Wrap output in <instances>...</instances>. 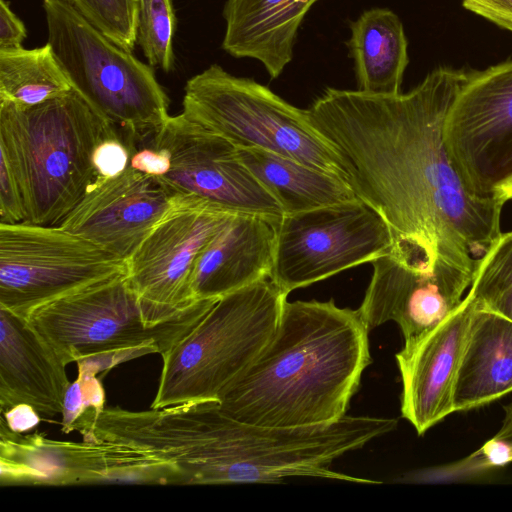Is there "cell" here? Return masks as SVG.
<instances>
[{"instance_id":"34","label":"cell","mask_w":512,"mask_h":512,"mask_svg":"<svg viewBox=\"0 0 512 512\" xmlns=\"http://www.w3.org/2000/svg\"><path fill=\"white\" fill-rule=\"evenodd\" d=\"M7 425L16 432H25L39 422V414L26 405L16 406L2 413Z\"/></svg>"},{"instance_id":"11","label":"cell","mask_w":512,"mask_h":512,"mask_svg":"<svg viewBox=\"0 0 512 512\" xmlns=\"http://www.w3.org/2000/svg\"><path fill=\"white\" fill-rule=\"evenodd\" d=\"M371 264L372 277L358 311L369 331L388 321L397 323L404 345L455 310L475 274L406 237L393 238L389 251Z\"/></svg>"},{"instance_id":"5","label":"cell","mask_w":512,"mask_h":512,"mask_svg":"<svg viewBox=\"0 0 512 512\" xmlns=\"http://www.w3.org/2000/svg\"><path fill=\"white\" fill-rule=\"evenodd\" d=\"M285 294L270 278L226 294L169 351L151 408L218 400L273 337Z\"/></svg>"},{"instance_id":"15","label":"cell","mask_w":512,"mask_h":512,"mask_svg":"<svg viewBox=\"0 0 512 512\" xmlns=\"http://www.w3.org/2000/svg\"><path fill=\"white\" fill-rule=\"evenodd\" d=\"M175 196L157 177L128 166L117 176L96 177L60 226L126 261Z\"/></svg>"},{"instance_id":"27","label":"cell","mask_w":512,"mask_h":512,"mask_svg":"<svg viewBox=\"0 0 512 512\" xmlns=\"http://www.w3.org/2000/svg\"><path fill=\"white\" fill-rule=\"evenodd\" d=\"M120 47L132 51L136 41L135 0H66Z\"/></svg>"},{"instance_id":"12","label":"cell","mask_w":512,"mask_h":512,"mask_svg":"<svg viewBox=\"0 0 512 512\" xmlns=\"http://www.w3.org/2000/svg\"><path fill=\"white\" fill-rule=\"evenodd\" d=\"M148 142L165 150L168 172L158 178L175 195L202 199L234 214H252L278 222L284 210L220 134L182 113L169 116Z\"/></svg>"},{"instance_id":"25","label":"cell","mask_w":512,"mask_h":512,"mask_svg":"<svg viewBox=\"0 0 512 512\" xmlns=\"http://www.w3.org/2000/svg\"><path fill=\"white\" fill-rule=\"evenodd\" d=\"M504 420L497 434L465 458L412 473L405 480L418 482L457 481L481 475L512 462V401L504 407Z\"/></svg>"},{"instance_id":"17","label":"cell","mask_w":512,"mask_h":512,"mask_svg":"<svg viewBox=\"0 0 512 512\" xmlns=\"http://www.w3.org/2000/svg\"><path fill=\"white\" fill-rule=\"evenodd\" d=\"M67 364L30 322L0 308V409L26 405L39 415L62 414L71 384Z\"/></svg>"},{"instance_id":"33","label":"cell","mask_w":512,"mask_h":512,"mask_svg":"<svg viewBox=\"0 0 512 512\" xmlns=\"http://www.w3.org/2000/svg\"><path fill=\"white\" fill-rule=\"evenodd\" d=\"M465 9L512 32V0H461Z\"/></svg>"},{"instance_id":"1","label":"cell","mask_w":512,"mask_h":512,"mask_svg":"<svg viewBox=\"0 0 512 512\" xmlns=\"http://www.w3.org/2000/svg\"><path fill=\"white\" fill-rule=\"evenodd\" d=\"M471 72L439 67L409 92L392 95L326 88L306 110L348 184L393 238L415 239L476 271L502 233L507 201L472 194L444 143L447 114Z\"/></svg>"},{"instance_id":"6","label":"cell","mask_w":512,"mask_h":512,"mask_svg":"<svg viewBox=\"0 0 512 512\" xmlns=\"http://www.w3.org/2000/svg\"><path fill=\"white\" fill-rule=\"evenodd\" d=\"M48 41L75 89L135 144L169 117V99L151 66L90 23L66 0H42Z\"/></svg>"},{"instance_id":"20","label":"cell","mask_w":512,"mask_h":512,"mask_svg":"<svg viewBox=\"0 0 512 512\" xmlns=\"http://www.w3.org/2000/svg\"><path fill=\"white\" fill-rule=\"evenodd\" d=\"M510 392L512 321L474 306L454 385V412L484 406Z\"/></svg>"},{"instance_id":"13","label":"cell","mask_w":512,"mask_h":512,"mask_svg":"<svg viewBox=\"0 0 512 512\" xmlns=\"http://www.w3.org/2000/svg\"><path fill=\"white\" fill-rule=\"evenodd\" d=\"M444 143L472 194L496 197L512 181V60L471 72L447 114Z\"/></svg>"},{"instance_id":"3","label":"cell","mask_w":512,"mask_h":512,"mask_svg":"<svg viewBox=\"0 0 512 512\" xmlns=\"http://www.w3.org/2000/svg\"><path fill=\"white\" fill-rule=\"evenodd\" d=\"M123 134L75 90L19 108L0 102V151L17 180L25 223L60 226L96 179L93 155Z\"/></svg>"},{"instance_id":"24","label":"cell","mask_w":512,"mask_h":512,"mask_svg":"<svg viewBox=\"0 0 512 512\" xmlns=\"http://www.w3.org/2000/svg\"><path fill=\"white\" fill-rule=\"evenodd\" d=\"M466 295L476 308L512 321V231L501 233L480 259Z\"/></svg>"},{"instance_id":"23","label":"cell","mask_w":512,"mask_h":512,"mask_svg":"<svg viewBox=\"0 0 512 512\" xmlns=\"http://www.w3.org/2000/svg\"><path fill=\"white\" fill-rule=\"evenodd\" d=\"M71 83L50 45L0 52V102L19 108L66 94Z\"/></svg>"},{"instance_id":"7","label":"cell","mask_w":512,"mask_h":512,"mask_svg":"<svg viewBox=\"0 0 512 512\" xmlns=\"http://www.w3.org/2000/svg\"><path fill=\"white\" fill-rule=\"evenodd\" d=\"M182 114L238 148L279 154L347 182L338 155L311 124L306 109L293 106L254 79L230 74L218 64L187 81Z\"/></svg>"},{"instance_id":"2","label":"cell","mask_w":512,"mask_h":512,"mask_svg":"<svg viewBox=\"0 0 512 512\" xmlns=\"http://www.w3.org/2000/svg\"><path fill=\"white\" fill-rule=\"evenodd\" d=\"M358 309L328 301H285L276 331L220 394L228 416L250 424L306 427L346 415L372 362Z\"/></svg>"},{"instance_id":"21","label":"cell","mask_w":512,"mask_h":512,"mask_svg":"<svg viewBox=\"0 0 512 512\" xmlns=\"http://www.w3.org/2000/svg\"><path fill=\"white\" fill-rule=\"evenodd\" d=\"M350 30L346 44L354 60L357 90L381 95L400 93L409 57L398 15L388 8H371L350 23Z\"/></svg>"},{"instance_id":"8","label":"cell","mask_w":512,"mask_h":512,"mask_svg":"<svg viewBox=\"0 0 512 512\" xmlns=\"http://www.w3.org/2000/svg\"><path fill=\"white\" fill-rule=\"evenodd\" d=\"M126 271V261L61 226L0 223V308L22 318Z\"/></svg>"},{"instance_id":"9","label":"cell","mask_w":512,"mask_h":512,"mask_svg":"<svg viewBox=\"0 0 512 512\" xmlns=\"http://www.w3.org/2000/svg\"><path fill=\"white\" fill-rule=\"evenodd\" d=\"M274 228L270 279L287 295L371 263L393 243L387 222L361 199L286 214Z\"/></svg>"},{"instance_id":"32","label":"cell","mask_w":512,"mask_h":512,"mask_svg":"<svg viewBox=\"0 0 512 512\" xmlns=\"http://www.w3.org/2000/svg\"><path fill=\"white\" fill-rule=\"evenodd\" d=\"M26 38L24 23L11 11L6 0H0V52L23 48Z\"/></svg>"},{"instance_id":"36","label":"cell","mask_w":512,"mask_h":512,"mask_svg":"<svg viewBox=\"0 0 512 512\" xmlns=\"http://www.w3.org/2000/svg\"><path fill=\"white\" fill-rule=\"evenodd\" d=\"M137 2V0H135Z\"/></svg>"},{"instance_id":"26","label":"cell","mask_w":512,"mask_h":512,"mask_svg":"<svg viewBox=\"0 0 512 512\" xmlns=\"http://www.w3.org/2000/svg\"><path fill=\"white\" fill-rule=\"evenodd\" d=\"M176 17L171 0H137L136 41L150 66L170 72L174 65L172 39Z\"/></svg>"},{"instance_id":"31","label":"cell","mask_w":512,"mask_h":512,"mask_svg":"<svg viewBox=\"0 0 512 512\" xmlns=\"http://www.w3.org/2000/svg\"><path fill=\"white\" fill-rule=\"evenodd\" d=\"M135 146L130 158L129 166L139 172L157 178L164 176L170 167L168 153L151 145L148 141Z\"/></svg>"},{"instance_id":"30","label":"cell","mask_w":512,"mask_h":512,"mask_svg":"<svg viewBox=\"0 0 512 512\" xmlns=\"http://www.w3.org/2000/svg\"><path fill=\"white\" fill-rule=\"evenodd\" d=\"M21 192L8 162L0 156V220L1 223L25 222Z\"/></svg>"},{"instance_id":"28","label":"cell","mask_w":512,"mask_h":512,"mask_svg":"<svg viewBox=\"0 0 512 512\" xmlns=\"http://www.w3.org/2000/svg\"><path fill=\"white\" fill-rule=\"evenodd\" d=\"M90 361L78 362V376L70 384L64 400L61 427L64 433L78 431L105 407V391L96 377L103 367Z\"/></svg>"},{"instance_id":"14","label":"cell","mask_w":512,"mask_h":512,"mask_svg":"<svg viewBox=\"0 0 512 512\" xmlns=\"http://www.w3.org/2000/svg\"><path fill=\"white\" fill-rule=\"evenodd\" d=\"M234 213L187 195L173 203L126 260L129 284L154 320H165L188 309L195 261L211 238Z\"/></svg>"},{"instance_id":"22","label":"cell","mask_w":512,"mask_h":512,"mask_svg":"<svg viewBox=\"0 0 512 512\" xmlns=\"http://www.w3.org/2000/svg\"><path fill=\"white\" fill-rule=\"evenodd\" d=\"M238 150L243 163L280 203L284 215L360 199L335 175L266 150Z\"/></svg>"},{"instance_id":"29","label":"cell","mask_w":512,"mask_h":512,"mask_svg":"<svg viewBox=\"0 0 512 512\" xmlns=\"http://www.w3.org/2000/svg\"><path fill=\"white\" fill-rule=\"evenodd\" d=\"M135 144L124 134L102 141L95 149L93 163L97 177H114L130 163Z\"/></svg>"},{"instance_id":"10","label":"cell","mask_w":512,"mask_h":512,"mask_svg":"<svg viewBox=\"0 0 512 512\" xmlns=\"http://www.w3.org/2000/svg\"><path fill=\"white\" fill-rule=\"evenodd\" d=\"M0 484L71 486L87 484L182 485L170 464L110 442L67 441L44 433L24 434L0 419Z\"/></svg>"},{"instance_id":"4","label":"cell","mask_w":512,"mask_h":512,"mask_svg":"<svg viewBox=\"0 0 512 512\" xmlns=\"http://www.w3.org/2000/svg\"><path fill=\"white\" fill-rule=\"evenodd\" d=\"M217 301L201 299L171 318L154 320L123 273L47 303L34 310L27 320L67 365L104 359L110 369L143 355H163Z\"/></svg>"},{"instance_id":"18","label":"cell","mask_w":512,"mask_h":512,"mask_svg":"<svg viewBox=\"0 0 512 512\" xmlns=\"http://www.w3.org/2000/svg\"><path fill=\"white\" fill-rule=\"evenodd\" d=\"M274 223L258 215L231 214L195 261L192 274L195 298L219 299L270 278Z\"/></svg>"},{"instance_id":"19","label":"cell","mask_w":512,"mask_h":512,"mask_svg":"<svg viewBox=\"0 0 512 512\" xmlns=\"http://www.w3.org/2000/svg\"><path fill=\"white\" fill-rule=\"evenodd\" d=\"M318 0H227L222 48L259 61L272 79L293 59L299 28Z\"/></svg>"},{"instance_id":"16","label":"cell","mask_w":512,"mask_h":512,"mask_svg":"<svg viewBox=\"0 0 512 512\" xmlns=\"http://www.w3.org/2000/svg\"><path fill=\"white\" fill-rule=\"evenodd\" d=\"M473 310V302L465 295L441 322L396 354L401 414L419 435L454 412V385Z\"/></svg>"},{"instance_id":"35","label":"cell","mask_w":512,"mask_h":512,"mask_svg":"<svg viewBox=\"0 0 512 512\" xmlns=\"http://www.w3.org/2000/svg\"><path fill=\"white\" fill-rule=\"evenodd\" d=\"M499 196L506 201L512 200V181L506 184L499 192Z\"/></svg>"}]
</instances>
